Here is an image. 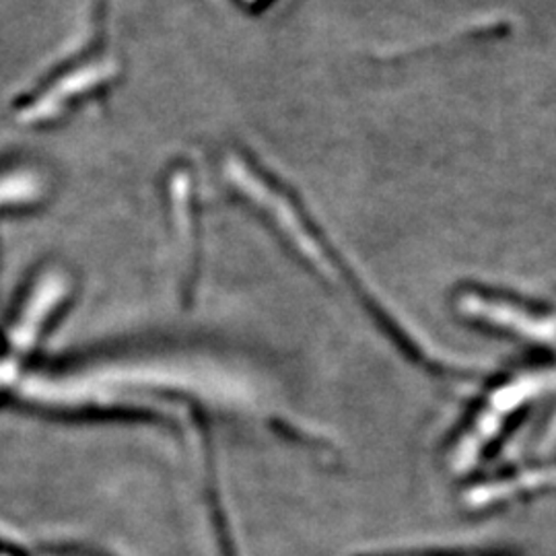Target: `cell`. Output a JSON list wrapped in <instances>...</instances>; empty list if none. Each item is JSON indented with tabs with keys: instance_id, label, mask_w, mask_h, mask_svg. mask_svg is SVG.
I'll return each mask as SVG.
<instances>
[{
	"instance_id": "6da1fadb",
	"label": "cell",
	"mask_w": 556,
	"mask_h": 556,
	"mask_svg": "<svg viewBox=\"0 0 556 556\" xmlns=\"http://www.w3.org/2000/svg\"><path fill=\"white\" fill-rule=\"evenodd\" d=\"M112 75H114L112 62L85 64L75 73H68L59 83H54L43 96H40L21 114V119L23 122H41V119L52 118L66 105V101L85 96L87 91L96 89L103 80L110 79Z\"/></svg>"
},
{
	"instance_id": "3957f363",
	"label": "cell",
	"mask_w": 556,
	"mask_h": 556,
	"mask_svg": "<svg viewBox=\"0 0 556 556\" xmlns=\"http://www.w3.org/2000/svg\"><path fill=\"white\" fill-rule=\"evenodd\" d=\"M363 556H523L509 551H468V548H400V551H376Z\"/></svg>"
},
{
	"instance_id": "7a4b0ae2",
	"label": "cell",
	"mask_w": 556,
	"mask_h": 556,
	"mask_svg": "<svg viewBox=\"0 0 556 556\" xmlns=\"http://www.w3.org/2000/svg\"><path fill=\"white\" fill-rule=\"evenodd\" d=\"M38 194L40 181L29 174L0 176V206L25 204L29 200L38 199Z\"/></svg>"
}]
</instances>
